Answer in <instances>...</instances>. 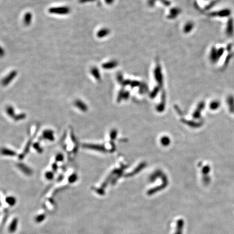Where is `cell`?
Segmentation results:
<instances>
[{"label":"cell","mask_w":234,"mask_h":234,"mask_svg":"<svg viewBox=\"0 0 234 234\" xmlns=\"http://www.w3.org/2000/svg\"><path fill=\"white\" fill-rule=\"evenodd\" d=\"M57 159L58 160L60 161V160L63 159V156L62 155H59L57 157Z\"/></svg>","instance_id":"obj_13"},{"label":"cell","mask_w":234,"mask_h":234,"mask_svg":"<svg viewBox=\"0 0 234 234\" xmlns=\"http://www.w3.org/2000/svg\"><path fill=\"white\" fill-rule=\"evenodd\" d=\"M8 203H10V204H14V202H15V199L14 198H13V197H9V198H8Z\"/></svg>","instance_id":"obj_10"},{"label":"cell","mask_w":234,"mask_h":234,"mask_svg":"<svg viewBox=\"0 0 234 234\" xmlns=\"http://www.w3.org/2000/svg\"><path fill=\"white\" fill-rule=\"evenodd\" d=\"M75 178H76V177H75V176L73 175L71 177H70L69 182H74V181L75 180Z\"/></svg>","instance_id":"obj_12"},{"label":"cell","mask_w":234,"mask_h":234,"mask_svg":"<svg viewBox=\"0 0 234 234\" xmlns=\"http://www.w3.org/2000/svg\"><path fill=\"white\" fill-rule=\"evenodd\" d=\"M33 20V15L32 13L27 12L24 15L23 22L25 26H29L32 24Z\"/></svg>","instance_id":"obj_6"},{"label":"cell","mask_w":234,"mask_h":234,"mask_svg":"<svg viewBox=\"0 0 234 234\" xmlns=\"http://www.w3.org/2000/svg\"><path fill=\"white\" fill-rule=\"evenodd\" d=\"M1 153L4 155H9V156H13L15 153L14 152V151L11 150L6 149H3L1 151Z\"/></svg>","instance_id":"obj_8"},{"label":"cell","mask_w":234,"mask_h":234,"mask_svg":"<svg viewBox=\"0 0 234 234\" xmlns=\"http://www.w3.org/2000/svg\"><path fill=\"white\" fill-rule=\"evenodd\" d=\"M18 72L16 70H13L9 72L7 75L3 78L2 80V85L3 86H6L12 82L17 76Z\"/></svg>","instance_id":"obj_3"},{"label":"cell","mask_w":234,"mask_h":234,"mask_svg":"<svg viewBox=\"0 0 234 234\" xmlns=\"http://www.w3.org/2000/svg\"><path fill=\"white\" fill-rule=\"evenodd\" d=\"M71 12V9L68 6L53 7L48 9V12L55 15H68L70 14Z\"/></svg>","instance_id":"obj_1"},{"label":"cell","mask_w":234,"mask_h":234,"mask_svg":"<svg viewBox=\"0 0 234 234\" xmlns=\"http://www.w3.org/2000/svg\"><path fill=\"white\" fill-rule=\"evenodd\" d=\"M234 22L233 19L230 18L228 21L226 28V34L228 36H231L234 33Z\"/></svg>","instance_id":"obj_5"},{"label":"cell","mask_w":234,"mask_h":234,"mask_svg":"<svg viewBox=\"0 0 234 234\" xmlns=\"http://www.w3.org/2000/svg\"><path fill=\"white\" fill-rule=\"evenodd\" d=\"M224 53V49L223 48L216 49L215 47H213L210 53V59L213 63H215L219 58L221 57Z\"/></svg>","instance_id":"obj_2"},{"label":"cell","mask_w":234,"mask_h":234,"mask_svg":"<svg viewBox=\"0 0 234 234\" xmlns=\"http://www.w3.org/2000/svg\"><path fill=\"white\" fill-rule=\"evenodd\" d=\"M231 14V11L229 9H223L218 12L212 13L211 15L213 16H219V17H228Z\"/></svg>","instance_id":"obj_4"},{"label":"cell","mask_w":234,"mask_h":234,"mask_svg":"<svg viewBox=\"0 0 234 234\" xmlns=\"http://www.w3.org/2000/svg\"><path fill=\"white\" fill-rule=\"evenodd\" d=\"M4 55H5V51L1 46H0V57H3Z\"/></svg>","instance_id":"obj_9"},{"label":"cell","mask_w":234,"mask_h":234,"mask_svg":"<svg viewBox=\"0 0 234 234\" xmlns=\"http://www.w3.org/2000/svg\"><path fill=\"white\" fill-rule=\"evenodd\" d=\"M46 177L48 179H52V178H53V174L51 172H48L46 174Z\"/></svg>","instance_id":"obj_11"},{"label":"cell","mask_w":234,"mask_h":234,"mask_svg":"<svg viewBox=\"0 0 234 234\" xmlns=\"http://www.w3.org/2000/svg\"><path fill=\"white\" fill-rule=\"evenodd\" d=\"M43 136L47 139H49V140H51V141H52L54 139L53 135V133L51 131H45V132H44Z\"/></svg>","instance_id":"obj_7"}]
</instances>
